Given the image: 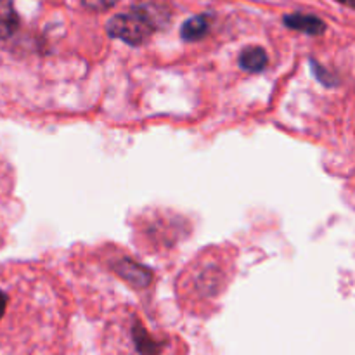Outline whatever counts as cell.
<instances>
[{"label":"cell","instance_id":"6da1fadb","mask_svg":"<svg viewBox=\"0 0 355 355\" xmlns=\"http://www.w3.org/2000/svg\"><path fill=\"white\" fill-rule=\"evenodd\" d=\"M71 297L33 263L0 267V355H64Z\"/></svg>","mask_w":355,"mask_h":355},{"label":"cell","instance_id":"8992f818","mask_svg":"<svg viewBox=\"0 0 355 355\" xmlns=\"http://www.w3.org/2000/svg\"><path fill=\"white\" fill-rule=\"evenodd\" d=\"M284 23L293 30H300L311 35H319L324 31V23L319 17L309 16V14H290L284 17Z\"/></svg>","mask_w":355,"mask_h":355},{"label":"cell","instance_id":"52a82bcc","mask_svg":"<svg viewBox=\"0 0 355 355\" xmlns=\"http://www.w3.org/2000/svg\"><path fill=\"white\" fill-rule=\"evenodd\" d=\"M269 62L267 52L260 47H248L241 55H239V64L246 69V71H260Z\"/></svg>","mask_w":355,"mask_h":355},{"label":"cell","instance_id":"9c48e42d","mask_svg":"<svg viewBox=\"0 0 355 355\" xmlns=\"http://www.w3.org/2000/svg\"><path fill=\"white\" fill-rule=\"evenodd\" d=\"M116 2L118 0H83V3H85L89 9L94 10H106L110 9V7H113Z\"/></svg>","mask_w":355,"mask_h":355},{"label":"cell","instance_id":"5b68a950","mask_svg":"<svg viewBox=\"0 0 355 355\" xmlns=\"http://www.w3.org/2000/svg\"><path fill=\"white\" fill-rule=\"evenodd\" d=\"M19 28V16L10 0H0V40L12 37Z\"/></svg>","mask_w":355,"mask_h":355},{"label":"cell","instance_id":"7a4b0ae2","mask_svg":"<svg viewBox=\"0 0 355 355\" xmlns=\"http://www.w3.org/2000/svg\"><path fill=\"white\" fill-rule=\"evenodd\" d=\"M103 355H187L179 335L155 328L135 307H118L107 318L101 336Z\"/></svg>","mask_w":355,"mask_h":355},{"label":"cell","instance_id":"ba28073f","mask_svg":"<svg viewBox=\"0 0 355 355\" xmlns=\"http://www.w3.org/2000/svg\"><path fill=\"white\" fill-rule=\"evenodd\" d=\"M210 28V19L208 16H196L186 21L182 26V38L184 40H200L205 37V33Z\"/></svg>","mask_w":355,"mask_h":355},{"label":"cell","instance_id":"277c9868","mask_svg":"<svg viewBox=\"0 0 355 355\" xmlns=\"http://www.w3.org/2000/svg\"><path fill=\"white\" fill-rule=\"evenodd\" d=\"M155 17L149 14L148 9L128 10L125 14H118L107 23V31L111 37L121 38L123 42L130 45H141L151 38V35L156 30Z\"/></svg>","mask_w":355,"mask_h":355},{"label":"cell","instance_id":"3957f363","mask_svg":"<svg viewBox=\"0 0 355 355\" xmlns=\"http://www.w3.org/2000/svg\"><path fill=\"white\" fill-rule=\"evenodd\" d=\"M232 260L225 250L211 248L187 266L179 279V295L186 304H203L218 297L232 276Z\"/></svg>","mask_w":355,"mask_h":355}]
</instances>
